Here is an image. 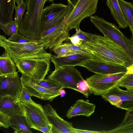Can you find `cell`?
<instances>
[{"mask_svg": "<svg viewBox=\"0 0 133 133\" xmlns=\"http://www.w3.org/2000/svg\"><path fill=\"white\" fill-rule=\"evenodd\" d=\"M125 88H133V74H125L118 82L116 86Z\"/></svg>", "mask_w": 133, "mask_h": 133, "instance_id": "30", "label": "cell"}, {"mask_svg": "<svg viewBox=\"0 0 133 133\" xmlns=\"http://www.w3.org/2000/svg\"><path fill=\"white\" fill-rule=\"evenodd\" d=\"M52 50L59 57L77 54L64 47L62 44L53 48Z\"/></svg>", "mask_w": 133, "mask_h": 133, "instance_id": "31", "label": "cell"}, {"mask_svg": "<svg viewBox=\"0 0 133 133\" xmlns=\"http://www.w3.org/2000/svg\"><path fill=\"white\" fill-rule=\"evenodd\" d=\"M76 133H103V131H91L74 128Z\"/></svg>", "mask_w": 133, "mask_h": 133, "instance_id": "40", "label": "cell"}, {"mask_svg": "<svg viewBox=\"0 0 133 133\" xmlns=\"http://www.w3.org/2000/svg\"><path fill=\"white\" fill-rule=\"evenodd\" d=\"M24 115L31 128L42 127L50 124L40 104L21 103Z\"/></svg>", "mask_w": 133, "mask_h": 133, "instance_id": "11", "label": "cell"}, {"mask_svg": "<svg viewBox=\"0 0 133 133\" xmlns=\"http://www.w3.org/2000/svg\"><path fill=\"white\" fill-rule=\"evenodd\" d=\"M0 45L3 48L15 63L20 59L28 58L41 57L50 54L44 46L36 41L25 43L11 42L5 36L0 35Z\"/></svg>", "mask_w": 133, "mask_h": 133, "instance_id": "3", "label": "cell"}, {"mask_svg": "<svg viewBox=\"0 0 133 133\" xmlns=\"http://www.w3.org/2000/svg\"><path fill=\"white\" fill-rule=\"evenodd\" d=\"M94 58L92 55L81 53L62 57L52 55L51 61L55 66H79L88 60Z\"/></svg>", "mask_w": 133, "mask_h": 133, "instance_id": "16", "label": "cell"}, {"mask_svg": "<svg viewBox=\"0 0 133 133\" xmlns=\"http://www.w3.org/2000/svg\"></svg>", "mask_w": 133, "mask_h": 133, "instance_id": "46", "label": "cell"}, {"mask_svg": "<svg viewBox=\"0 0 133 133\" xmlns=\"http://www.w3.org/2000/svg\"><path fill=\"white\" fill-rule=\"evenodd\" d=\"M81 46L91 51L94 59L126 68L133 61L125 50L108 36L92 34L89 42H82Z\"/></svg>", "mask_w": 133, "mask_h": 133, "instance_id": "1", "label": "cell"}, {"mask_svg": "<svg viewBox=\"0 0 133 133\" xmlns=\"http://www.w3.org/2000/svg\"><path fill=\"white\" fill-rule=\"evenodd\" d=\"M73 8L69 4L67 5L53 3L44 8L41 20L42 32L65 21Z\"/></svg>", "mask_w": 133, "mask_h": 133, "instance_id": "6", "label": "cell"}, {"mask_svg": "<svg viewBox=\"0 0 133 133\" xmlns=\"http://www.w3.org/2000/svg\"><path fill=\"white\" fill-rule=\"evenodd\" d=\"M90 20L102 32L122 47L133 61V41L125 36L115 24L97 15L90 17Z\"/></svg>", "mask_w": 133, "mask_h": 133, "instance_id": "5", "label": "cell"}, {"mask_svg": "<svg viewBox=\"0 0 133 133\" xmlns=\"http://www.w3.org/2000/svg\"><path fill=\"white\" fill-rule=\"evenodd\" d=\"M46 116L52 128L58 130L60 133H76L72 123L60 117L56 111L49 104L43 106Z\"/></svg>", "mask_w": 133, "mask_h": 133, "instance_id": "15", "label": "cell"}, {"mask_svg": "<svg viewBox=\"0 0 133 133\" xmlns=\"http://www.w3.org/2000/svg\"><path fill=\"white\" fill-rule=\"evenodd\" d=\"M63 85L80 92V86L85 80L74 66H55V69L47 77Z\"/></svg>", "mask_w": 133, "mask_h": 133, "instance_id": "7", "label": "cell"}, {"mask_svg": "<svg viewBox=\"0 0 133 133\" xmlns=\"http://www.w3.org/2000/svg\"><path fill=\"white\" fill-rule=\"evenodd\" d=\"M64 21L59 23L47 30L42 32L41 38L37 40L45 49H53L60 45L69 37V31Z\"/></svg>", "mask_w": 133, "mask_h": 133, "instance_id": "10", "label": "cell"}, {"mask_svg": "<svg viewBox=\"0 0 133 133\" xmlns=\"http://www.w3.org/2000/svg\"><path fill=\"white\" fill-rule=\"evenodd\" d=\"M8 39L11 42L18 43H25L37 41L28 39L18 32L13 34Z\"/></svg>", "mask_w": 133, "mask_h": 133, "instance_id": "32", "label": "cell"}, {"mask_svg": "<svg viewBox=\"0 0 133 133\" xmlns=\"http://www.w3.org/2000/svg\"><path fill=\"white\" fill-rule=\"evenodd\" d=\"M124 18L132 34L131 39L133 41V2L124 0H118Z\"/></svg>", "mask_w": 133, "mask_h": 133, "instance_id": "24", "label": "cell"}, {"mask_svg": "<svg viewBox=\"0 0 133 133\" xmlns=\"http://www.w3.org/2000/svg\"><path fill=\"white\" fill-rule=\"evenodd\" d=\"M62 89H63L60 90L59 92V95H60L61 97H64L66 94L65 91Z\"/></svg>", "mask_w": 133, "mask_h": 133, "instance_id": "43", "label": "cell"}, {"mask_svg": "<svg viewBox=\"0 0 133 133\" xmlns=\"http://www.w3.org/2000/svg\"><path fill=\"white\" fill-rule=\"evenodd\" d=\"M133 123V110L126 111L123 119L119 125L122 126Z\"/></svg>", "mask_w": 133, "mask_h": 133, "instance_id": "37", "label": "cell"}, {"mask_svg": "<svg viewBox=\"0 0 133 133\" xmlns=\"http://www.w3.org/2000/svg\"><path fill=\"white\" fill-rule=\"evenodd\" d=\"M21 77L22 87L30 94L31 96L37 97L42 100L50 102L59 95L56 92L39 86L34 83L31 78L23 74Z\"/></svg>", "mask_w": 133, "mask_h": 133, "instance_id": "13", "label": "cell"}, {"mask_svg": "<svg viewBox=\"0 0 133 133\" xmlns=\"http://www.w3.org/2000/svg\"><path fill=\"white\" fill-rule=\"evenodd\" d=\"M127 90L131 92H133V88H126Z\"/></svg>", "mask_w": 133, "mask_h": 133, "instance_id": "45", "label": "cell"}, {"mask_svg": "<svg viewBox=\"0 0 133 133\" xmlns=\"http://www.w3.org/2000/svg\"><path fill=\"white\" fill-rule=\"evenodd\" d=\"M52 55L43 57L23 58L16 63L18 71L32 79L42 80L50 70Z\"/></svg>", "mask_w": 133, "mask_h": 133, "instance_id": "4", "label": "cell"}, {"mask_svg": "<svg viewBox=\"0 0 133 133\" xmlns=\"http://www.w3.org/2000/svg\"><path fill=\"white\" fill-rule=\"evenodd\" d=\"M79 66L95 74H113L127 71V68L124 66L112 65L94 59L88 60Z\"/></svg>", "mask_w": 133, "mask_h": 133, "instance_id": "14", "label": "cell"}, {"mask_svg": "<svg viewBox=\"0 0 133 133\" xmlns=\"http://www.w3.org/2000/svg\"><path fill=\"white\" fill-rule=\"evenodd\" d=\"M15 14L14 21L20 25L23 19V16L24 12L27 9L26 4L24 1H23L21 5L15 6Z\"/></svg>", "mask_w": 133, "mask_h": 133, "instance_id": "28", "label": "cell"}, {"mask_svg": "<svg viewBox=\"0 0 133 133\" xmlns=\"http://www.w3.org/2000/svg\"><path fill=\"white\" fill-rule=\"evenodd\" d=\"M101 96L105 100L108 102L116 107L120 109L122 104V101L119 96L107 92Z\"/></svg>", "mask_w": 133, "mask_h": 133, "instance_id": "27", "label": "cell"}, {"mask_svg": "<svg viewBox=\"0 0 133 133\" xmlns=\"http://www.w3.org/2000/svg\"><path fill=\"white\" fill-rule=\"evenodd\" d=\"M106 133H133V123L122 126H117L115 128L107 131Z\"/></svg>", "mask_w": 133, "mask_h": 133, "instance_id": "29", "label": "cell"}, {"mask_svg": "<svg viewBox=\"0 0 133 133\" xmlns=\"http://www.w3.org/2000/svg\"><path fill=\"white\" fill-rule=\"evenodd\" d=\"M16 2V0H0V23L6 24L13 20Z\"/></svg>", "mask_w": 133, "mask_h": 133, "instance_id": "20", "label": "cell"}, {"mask_svg": "<svg viewBox=\"0 0 133 133\" xmlns=\"http://www.w3.org/2000/svg\"><path fill=\"white\" fill-rule=\"evenodd\" d=\"M0 112L11 117L24 115L21 102L10 96L0 97Z\"/></svg>", "mask_w": 133, "mask_h": 133, "instance_id": "17", "label": "cell"}, {"mask_svg": "<svg viewBox=\"0 0 133 133\" xmlns=\"http://www.w3.org/2000/svg\"><path fill=\"white\" fill-rule=\"evenodd\" d=\"M11 127L15 132L32 133L31 128L24 115H17L11 117Z\"/></svg>", "mask_w": 133, "mask_h": 133, "instance_id": "23", "label": "cell"}, {"mask_svg": "<svg viewBox=\"0 0 133 133\" xmlns=\"http://www.w3.org/2000/svg\"><path fill=\"white\" fill-rule=\"evenodd\" d=\"M23 1V0H16V2L17 4V6H19L22 4Z\"/></svg>", "mask_w": 133, "mask_h": 133, "instance_id": "44", "label": "cell"}, {"mask_svg": "<svg viewBox=\"0 0 133 133\" xmlns=\"http://www.w3.org/2000/svg\"><path fill=\"white\" fill-rule=\"evenodd\" d=\"M22 87L18 72L0 76V97L10 96L18 99Z\"/></svg>", "mask_w": 133, "mask_h": 133, "instance_id": "12", "label": "cell"}, {"mask_svg": "<svg viewBox=\"0 0 133 133\" xmlns=\"http://www.w3.org/2000/svg\"><path fill=\"white\" fill-rule=\"evenodd\" d=\"M76 32L75 34L84 42H89L91 41L92 34L85 32L80 29L75 28Z\"/></svg>", "mask_w": 133, "mask_h": 133, "instance_id": "36", "label": "cell"}, {"mask_svg": "<svg viewBox=\"0 0 133 133\" xmlns=\"http://www.w3.org/2000/svg\"><path fill=\"white\" fill-rule=\"evenodd\" d=\"M19 26L14 20L6 24L0 23V28L5 34L11 36L13 34L18 32Z\"/></svg>", "mask_w": 133, "mask_h": 133, "instance_id": "26", "label": "cell"}, {"mask_svg": "<svg viewBox=\"0 0 133 133\" xmlns=\"http://www.w3.org/2000/svg\"><path fill=\"white\" fill-rule=\"evenodd\" d=\"M52 125L51 124L42 127H37L34 129L45 133H51Z\"/></svg>", "mask_w": 133, "mask_h": 133, "instance_id": "38", "label": "cell"}, {"mask_svg": "<svg viewBox=\"0 0 133 133\" xmlns=\"http://www.w3.org/2000/svg\"><path fill=\"white\" fill-rule=\"evenodd\" d=\"M63 45L77 54L85 53L92 55V52L89 50L81 46L75 45L69 43H62Z\"/></svg>", "mask_w": 133, "mask_h": 133, "instance_id": "33", "label": "cell"}, {"mask_svg": "<svg viewBox=\"0 0 133 133\" xmlns=\"http://www.w3.org/2000/svg\"><path fill=\"white\" fill-rule=\"evenodd\" d=\"M126 72L108 74H95L87 78L86 80L94 94L101 95L116 86Z\"/></svg>", "mask_w": 133, "mask_h": 133, "instance_id": "9", "label": "cell"}, {"mask_svg": "<svg viewBox=\"0 0 133 133\" xmlns=\"http://www.w3.org/2000/svg\"><path fill=\"white\" fill-rule=\"evenodd\" d=\"M68 39L70 40L72 44L75 45L80 46L82 42V40L75 34L70 37H69Z\"/></svg>", "mask_w": 133, "mask_h": 133, "instance_id": "39", "label": "cell"}, {"mask_svg": "<svg viewBox=\"0 0 133 133\" xmlns=\"http://www.w3.org/2000/svg\"><path fill=\"white\" fill-rule=\"evenodd\" d=\"M107 92L120 97L122 101L121 109L126 111L133 110V92L122 89L117 86H114Z\"/></svg>", "mask_w": 133, "mask_h": 133, "instance_id": "19", "label": "cell"}, {"mask_svg": "<svg viewBox=\"0 0 133 133\" xmlns=\"http://www.w3.org/2000/svg\"><path fill=\"white\" fill-rule=\"evenodd\" d=\"M126 73L128 74H133V63L129 66L127 68Z\"/></svg>", "mask_w": 133, "mask_h": 133, "instance_id": "41", "label": "cell"}, {"mask_svg": "<svg viewBox=\"0 0 133 133\" xmlns=\"http://www.w3.org/2000/svg\"><path fill=\"white\" fill-rule=\"evenodd\" d=\"M106 4L119 26L122 28L127 27V24L118 0H106Z\"/></svg>", "mask_w": 133, "mask_h": 133, "instance_id": "21", "label": "cell"}, {"mask_svg": "<svg viewBox=\"0 0 133 133\" xmlns=\"http://www.w3.org/2000/svg\"><path fill=\"white\" fill-rule=\"evenodd\" d=\"M31 96L29 93L22 87L18 100L23 103H36L32 99Z\"/></svg>", "mask_w": 133, "mask_h": 133, "instance_id": "34", "label": "cell"}, {"mask_svg": "<svg viewBox=\"0 0 133 133\" xmlns=\"http://www.w3.org/2000/svg\"><path fill=\"white\" fill-rule=\"evenodd\" d=\"M68 4L71 5L74 8L75 6L79 0H67Z\"/></svg>", "mask_w": 133, "mask_h": 133, "instance_id": "42", "label": "cell"}, {"mask_svg": "<svg viewBox=\"0 0 133 133\" xmlns=\"http://www.w3.org/2000/svg\"><path fill=\"white\" fill-rule=\"evenodd\" d=\"M32 81L36 84L48 89L59 92L64 88L63 87L56 81L48 78L42 80H36L31 78Z\"/></svg>", "mask_w": 133, "mask_h": 133, "instance_id": "25", "label": "cell"}, {"mask_svg": "<svg viewBox=\"0 0 133 133\" xmlns=\"http://www.w3.org/2000/svg\"><path fill=\"white\" fill-rule=\"evenodd\" d=\"M98 0H79L64 22L67 29H79L81 21L95 14Z\"/></svg>", "mask_w": 133, "mask_h": 133, "instance_id": "8", "label": "cell"}, {"mask_svg": "<svg viewBox=\"0 0 133 133\" xmlns=\"http://www.w3.org/2000/svg\"><path fill=\"white\" fill-rule=\"evenodd\" d=\"M27 11L19 26L18 32L28 39L38 40L42 32L41 20L45 0H25Z\"/></svg>", "mask_w": 133, "mask_h": 133, "instance_id": "2", "label": "cell"}, {"mask_svg": "<svg viewBox=\"0 0 133 133\" xmlns=\"http://www.w3.org/2000/svg\"><path fill=\"white\" fill-rule=\"evenodd\" d=\"M95 105L88 101L78 99L67 111L66 116L68 118L79 115L87 117L90 116L95 112Z\"/></svg>", "mask_w": 133, "mask_h": 133, "instance_id": "18", "label": "cell"}, {"mask_svg": "<svg viewBox=\"0 0 133 133\" xmlns=\"http://www.w3.org/2000/svg\"><path fill=\"white\" fill-rule=\"evenodd\" d=\"M17 68L14 61L5 51L0 57V76L15 73Z\"/></svg>", "mask_w": 133, "mask_h": 133, "instance_id": "22", "label": "cell"}, {"mask_svg": "<svg viewBox=\"0 0 133 133\" xmlns=\"http://www.w3.org/2000/svg\"><path fill=\"white\" fill-rule=\"evenodd\" d=\"M11 117L10 116L0 112V127L8 128L11 127Z\"/></svg>", "mask_w": 133, "mask_h": 133, "instance_id": "35", "label": "cell"}]
</instances>
